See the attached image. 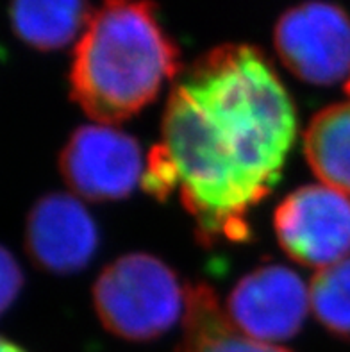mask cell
I'll return each mask as SVG.
<instances>
[{
  "label": "cell",
  "instance_id": "cell-1",
  "mask_svg": "<svg viewBox=\"0 0 350 352\" xmlns=\"http://www.w3.org/2000/svg\"><path fill=\"white\" fill-rule=\"evenodd\" d=\"M295 133V107L265 54L222 45L173 86L142 184L157 199L177 188L206 245L243 241L248 211L277 183Z\"/></svg>",
  "mask_w": 350,
  "mask_h": 352
},
{
  "label": "cell",
  "instance_id": "cell-2",
  "mask_svg": "<svg viewBox=\"0 0 350 352\" xmlns=\"http://www.w3.org/2000/svg\"><path fill=\"white\" fill-rule=\"evenodd\" d=\"M181 72L151 0H102L74 50L72 98L100 125L142 111Z\"/></svg>",
  "mask_w": 350,
  "mask_h": 352
},
{
  "label": "cell",
  "instance_id": "cell-3",
  "mask_svg": "<svg viewBox=\"0 0 350 352\" xmlns=\"http://www.w3.org/2000/svg\"><path fill=\"white\" fill-rule=\"evenodd\" d=\"M182 295L177 277L149 254H127L104 268L94 286L98 318L111 335L145 342L177 322Z\"/></svg>",
  "mask_w": 350,
  "mask_h": 352
},
{
  "label": "cell",
  "instance_id": "cell-4",
  "mask_svg": "<svg viewBox=\"0 0 350 352\" xmlns=\"http://www.w3.org/2000/svg\"><path fill=\"white\" fill-rule=\"evenodd\" d=\"M281 61L311 85L350 76V16L329 2H304L279 18L274 32Z\"/></svg>",
  "mask_w": 350,
  "mask_h": 352
},
{
  "label": "cell",
  "instance_id": "cell-5",
  "mask_svg": "<svg viewBox=\"0 0 350 352\" xmlns=\"http://www.w3.org/2000/svg\"><path fill=\"white\" fill-rule=\"evenodd\" d=\"M274 223L281 247L297 263L322 270L349 258L350 201L334 188H298L277 206Z\"/></svg>",
  "mask_w": 350,
  "mask_h": 352
},
{
  "label": "cell",
  "instance_id": "cell-6",
  "mask_svg": "<svg viewBox=\"0 0 350 352\" xmlns=\"http://www.w3.org/2000/svg\"><path fill=\"white\" fill-rule=\"evenodd\" d=\"M59 172L72 192L88 201H116L143 179L136 140L111 125H85L59 156Z\"/></svg>",
  "mask_w": 350,
  "mask_h": 352
},
{
  "label": "cell",
  "instance_id": "cell-7",
  "mask_svg": "<svg viewBox=\"0 0 350 352\" xmlns=\"http://www.w3.org/2000/svg\"><path fill=\"white\" fill-rule=\"evenodd\" d=\"M309 306V288L297 274L281 265H266L234 286L227 315L247 336L274 344L297 335Z\"/></svg>",
  "mask_w": 350,
  "mask_h": 352
},
{
  "label": "cell",
  "instance_id": "cell-8",
  "mask_svg": "<svg viewBox=\"0 0 350 352\" xmlns=\"http://www.w3.org/2000/svg\"><path fill=\"white\" fill-rule=\"evenodd\" d=\"M97 240L94 219L76 197L67 193L41 197L27 219V250L50 272L72 274L86 267Z\"/></svg>",
  "mask_w": 350,
  "mask_h": 352
},
{
  "label": "cell",
  "instance_id": "cell-9",
  "mask_svg": "<svg viewBox=\"0 0 350 352\" xmlns=\"http://www.w3.org/2000/svg\"><path fill=\"white\" fill-rule=\"evenodd\" d=\"M181 352H289L250 338L234 326L208 285L186 288Z\"/></svg>",
  "mask_w": 350,
  "mask_h": 352
},
{
  "label": "cell",
  "instance_id": "cell-10",
  "mask_svg": "<svg viewBox=\"0 0 350 352\" xmlns=\"http://www.w3.org/2000/svg\"><path fill=\"white\" fill-rule=\"evenodd\" d=\"M11 23L20 40L38 50L67 47L94 11L88 0H13Z\"/></svg>",
  "mask_w": 350,
  "mask_h": 352
},
{
  "label": "cell",
  "instance_id": "cell-11",
  "mask_svg": "<svg viewBox=\"0 0 350 352\" xmlns=\"http://www.w3.org/2000/svg\"><path fill=\"white\" fill-rule=\"evenodd\" d=\"M304 151L325 186L350 195V102L316 113L304 136Z\"/></svg>",
  "mask_w": 350,
  "mask_h": 352
},
{
  "label": "cell",
  "instance_id": "cell-12",
  "mask_svg": "<svg viewBox=\"0 0 350 352\" xmlns=\"http://www.w3.org/2000/svg\"><path fill=\"white\" fill-rule=\"evenodd\" d=\"M311 308L333 335L350 336V258L325 267L309 285Z\"/></svg>",
  "mask_w": 350,
  "mask_h": 352
},
{
  "label": "cell",
  "instance_id": "cell-13",
  "mask_svg": "<svg viewBox=\"0 0 350 352\" xmlns=\"http://www.w3.org/2000/svg\"><path fill=\"white\" fill-rule=\"evenodd\" d=\"M23 276L20 272L17 259L11 256L8 249H2V311H8L11 302L17 299L18 292L22 288Z\"/></svg>",
  "mask_w": 350,
  "mask_h": 352
},
{
  "label": "cell",
  "instance_id": "cell-14",
  "mask_svg": "<svg viewBox=\"0 0 350 352\" xmlns=\"http://www.w3.org/2000/svg\"><path fill=\"white\" fill-rule=\"evenodd\" d=\"M0 352H27L23 351L22 347L14 342H9L8 338H2V347H0Z\"/></svg>",
  "mask_w": 350,
  "mask_h": 352
},
{
  "label": "cell",
  "instance_id": "cell-15",
  "mask_svg": "<svg viewBox=\"0 0 350 352\" xmlns=\"http://www.w3.org/2000/svg\"><path fill=\"white\" fill-rule=\"evenodd\" d=\"M345 91L350 95V76H349V79H347V82H345Z\"/></svg>",
  "mask_w": 350,
  "mask_h": 352
}]
</instances>
